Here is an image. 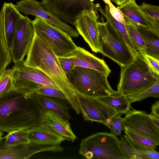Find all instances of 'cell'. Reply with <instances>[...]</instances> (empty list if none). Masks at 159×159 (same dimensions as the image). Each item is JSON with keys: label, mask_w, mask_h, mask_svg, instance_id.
Listing matches in <instances>:
<instances>
[{"label": "cell", "mask_w": 159, "mask_h": 159, "mask_svg": "<svg viewBox=\"0 0 159 159\" xmlns=\"http://www.w3.org/2000/svg\"><path fill=\"white\" fill-rule=\"evenodd\" d=\"M34 93L16 88L0 97V130L9 133L41 123L43 111Z\"/></svg>", "instance_id": "obj_1"}, {"label": "cell", "mask_w": 159, "mask_h": 159, "mask_svg": "<svg viewBox=\"0 0 159 159\" xmlns=\"http://www.w3.org/2000/svg\"><path fill=\"white\" fill-rule=\"evenodd\" d=\"M25 63L47 75L64 94L77 114L80 112L75 91L62 70L57 57L49 46L35 33Z\"/></svg>", "instance_id": "obj_2"}, {"label": "cell", "mask_w": 159, "mask_h": 159, "mask_svg": "<svg viewBox=\"0 0 159 159\" xmlns=\"http://www.w3.org/2000/svg\"><path fill=\"white\" fill-rule=\"evenodd\" d=\"M120 67L117 91L127 97L147 89L159 78L149 66L141 51H137L131 62Z\"/></svg>", "instance_id": "obj_3"}, {"label": "cell", "mask_w": 159, "mask_h": 159, "mask_svg": "<svg viewBox=\"0 0 159 159\" xmlns=\"http://www.w3.org/2000/svg\"><path fill=\"white\" fill-rule=\"evenodd\" d=\"M78 152L88 159H130L122 150L120 140L112 133L99 132L83 139Z\"/></svg>", "instance_id": "obj_4"}, {"label": "cell", "mask_w": 159, "mask_h": 159, "mask_svg": "<svg viewBox=\"0 0 159 159\" xmlns=\"http://www.w3.org/2000/svg\"><path fill=\"white\" fill-rule=\"evenodd\" d=\"M66 75L75 92L85 96L97 98L114 91L108 81V76L96 70L75 66Z\"/></svg>", "instance_id": "obj_5"}, {"label": "cell", "mask_w": 159, "mask_h": 159, "mask_svg": "<svg viewBox=\"0 0 159 159\" xmlns=\"http://www.w3.org/2000/svg\"><path fill=\"white\" fill-rule=\"evenodd\" d=\"M98 26L100 52L120 66L131 62L134 55L125 41L107 22L98 21Z\"/></svg>", "instance_id": "obj_6"}, {"label": "cell", "mask_w": 159, "mask_h": 159, "mask_svg": "<svg viewBox=\"0 0 159 159\" xmlns=\"http://www.w3.org/2000/svg\"><path fill=\"white\" fill-rule=\"evenodd\" d=\"M35 33L45 42L57 57H67L77 48L71 37L60 28L36 16L32 20Z\"/></svg>", "instance_id": "obj_7"}, {"label": "cell", "mask_w": 159, "mask_h": 159, "mask_svg": "<svg viewBox=\"0 0 159 159\" xmlns=\"http://www.w3.org/2000/svg\"><path fill=\"white\" fill-rule=\"evenodd\" d=\"M13 74L15 87L29 93H33L43 87L59 89L52 80L40 70L26 66L24 59L14 63Z\"/></svg>", "instance_id": "obj_8"}, {"label": "cell", "mask_w": 159, "mask_h": 159, "mask_svg": "<svg viewBox=\"0 0 159 159\" xmlns=\"http://www.w3.org/2000/svg\"><path fill=\"white\" fill-rule=\"evenodd\" d=\"M94 0H42L40 4L44 9L51 12L61 20L75 26L79 15L84 10H99Z\"/></svg>", "instance_id": "obj_9"}, {"label": "cell", "mask_w": 159, "mask_h": 159, "mask_svg": "<svg viewBox=\"0 0 159 159\" xmlns=\"http://www.w3.org/2000/svg\"><path fill=\"white\" fill-rule=\"evenodd\" d=\"M76 93L79 108L85 121L101 123L108 128L111 118L119 114L97 98L88 97L77 92Z\"/></svg>", "instance_id": "obj_10"}, {"label": "cell", "mask_w": 159, "mask_h": 159, "mask_svg": "<svg viewBox=\"0 0 159 159\" xmlns=\"http://www.w3.org/2000/svg\"><path fill=\"white\" fill-rule=\"evenodd\" d=\"M34 34L32 21L28 17L22 16L19 19L10 53L11 60L15 63L24 59Z\"/></svg>", "instance_id": "obj_11"}, {"label": "cell", "mask_w": 159, "mask_h": 159, "mask_svg": "<svg viewBox=\"0 0 159 159\" xmlns=\"http://www.w3.org/2000/svg\"><path fill=\"white\" fill-rule=\"evenodd\" d=\"M15 6L17 10L25 15L34 16L44 20L49 24L57 26L67 33L71 38H77L79 34L75 29L66 22L41 6L40 2L36 0H21L17 2Z\"/></svg>", "instance_id": "obj_12"}, {"label": "cell", "mask_w": 159, "mask_h": 159, "mask_svg": "<svg viewBox=\"0 0 159 159\" xmlns=\"http://www.w3.org/2000/svg\"><path fill=\"white\" fill-rule=\"evenodd\" d=\"M98 15L96 10H84L77 16L75 23V27L79 34L83 37L92 51L95 53L100 52Z\"/></svg>", "instance_id": "obj_13"}, {"label": "cell", "mask_w": 159, "mask_h": 159, "mask_svg": "<svg viewBox=\"0 0 159 159\" xmlns=\"http://www.w3.org/2000/svg\"><path fill=\"white\" fill-rule=\"evenodd\" d=\"M122 118L124 128L159 142V128L153 123L148 114L145 111L130 109Z\"/></svg>", "instance_id": "obj_14"}, {"label": "cell", "mask_w": 159, "mask_h": 159, "mask_svg": "<svg viewBox=\"0 0 159 159\" xmlns=\"http://www.w3.org/2000/svg\"><path fill=\"white\" fill-rule=\"evenodd\" d=\"M5 138L2 137L0 140V159H28L39 152H55L57 149L56 146H40L30 144L8 147L5 145Z\"/></svg>", "instance_id": "obj_15"}, {"label": "cell", "mask_w": 159, "mask_h": 159, "mask_svg": "<svg viewBox=\"0 0 159 159\" xmlns=\"http://www.w3.org/2000/svg\"><path fill=\"white\" fill-rule=\"evenodd\" d=\"M74 66L93 69L108 76L111 70L106 62L83 48L77 47L76 50L68 57Z\"/></svg>", "instance_id": "obj_16"}, {"label": "cell", "mask_w": 159, "mask_h": 159, "mask_svg": "<svg viewBox=\"0 0 159 159\" xmlns=\"http://www.w3.org/2000/svg\"><path fill=\"white\" fill-rule=\"evenodd\" d=\"M42 123L66 140L74 142L77 138L72 130L70 124L51 110L43 111Z\"/></svg>", "instance_id": "obj_17"}, {"label": "cell", "mask_w": 159, "mask_h": 159, "mask_svg": "<svg viewBox=\"0 0 159 159\" xmlns=\"http://www.w3.org/2000/svg\"><path fill=\"white\" fill-rule=\"evenodd\" d=\"M1 11L5 39L10 52L18 20L23 16L12 3H4Z\"/></svg>", "instance_id": "obj_18"}, {"label": "cell", "mask_w": 159, "mask_h": 159, "mask_svg": "<svg viewBox=\"0 0 159 159\" xmlns=\"http://www.w3.org/2000/svg\"><path fill=\"white\" fill-rule=\"evenodd\" d=\"M28 134L30 144L35 146L59 145L62 141L66 140L64 138L55 133L42 123L28 129Z\"/></svg>", "instance_id": "obj_19"}, {"label": "cell", "mask_w": 159, "mask_h": 159, "mask_svg": "<svg viewBox=\"0 0 159 159\" xmlns=\"http://www.w3.org/2000/svg\"><path fill=\"white\" fill-rule=\"evenodd\" d=\"M34 96L43 111L51 110L65 120L69 121L71 117L69 113L71 106L67 100L55 97L38 95Z\"/></svg>", "instance_id": "obj_20"}, {"label": "cell", "mask_w": 159, "mask_h": 159, "mask_svg": "<svg viewBox=\"0 0 159 159\" xmlns=\"http://www.w3.org/2000/svg\"><path fill=\"white\" fill-rule=\"evenodd\" d=\"M123 14L125 21L133 25L149 29L152 20L146 16L142 11L135 0H131L121 6H118Z\"/></svg>", "instance_id": "obj_21"}, {"label": "cell", "mask_w": 159, "mask_h": 159, "mask_svg": "<svg viewBox=\"0 0 159 159\" xmlns=\"http://www.w3.org/2000/svg\"><path fill=\"white\" fill-rule=\"evenodd\" d=\"M102 102L112 108L118 114H125L132 108L127 96L114 91L111 94L97 98Z\"/></svg>", "instance_id": "obj_22"}, {"label": "cell", "mask_w": 159, "mask_h": 159, "mask_svg": "<svg viewBox=\"0 0 159 159\" xmlns=\"http://www.w3.org/2000/svg\"><path fill=\"white\" fill-rule=\"evenodd\" d=\"M125 139L131 147L140 149H153L159 142L138 133L129 129L124 128Z\"/></svg>", "instance_id": "obj_23"}, {"label": "cell", "mask_w": 159, "mask_h": 159, "mask_svg": "<svg viewBox=\"0 0 159 159\" xmlns=\"http://www.w3.org/2000/svg\"><path fill=\"white\" fill-rule=\"evenodd\" d=\"M133 25L136 27L146 44V48L143 52L159 59V35L148 28Z\"/></svg>", "instance_id": "obj_24"}, {"label": "cell", "mask_w": 159, "mask_h": 159, "mask_svg": "<svg viewBox=\"0 0 159 159\" xmlns=\"http://www.w3.org/2000/svg\"><path fill=\"white\" fill-rule=\"evenodd\" d=\"M98 10L103 15L106 20V22L112 28L116 33L125 42L127 46L134 55L137 51L129 36L126 26L115 20L111 15L109 11V7L107 4L104 9L99 5Z\"/></svg>", "instance_id": "obj_25"}, {"label": "cell", "mask_w": 159, "mask_h": 159, "mask_svg": "<svg viewBox=\"0 0 159 159\" xmlns=\"http://www.w3.org/2000/svg\"><path fill=\"white\" fill-rule=\"evenodd\" d=\"M11 59L5 39L2 11H0V76L10 64Z\"/></svg>", "instance_id": "obj_26"}, {"label": "cell", "mask_w": 159, "mask_h": 159, "mask_svg": "<svg viewBox=\"0 0 159 159\" xmlns=\"http://www.w3.org/2000/svg\"><path fill=\"white\" fill-rule=\"evenodd\" d=\"M5 145L8 147L30 144L28 129H21L8 133L4 137Z\"/></svg>", "instance_id": "obj_27"}, {"label": "cell", "mask_w": 159, "mask_h": 159, "mask_svg": "<svg viewBox=\"0 0 159 159\" xmlns=\"http://www.w3.org/2000/svg\"><path fill=\"white\" fill-rule=\"evenodd\" d=\"M120 145L124 152L128 155L131 159L133 154H136L142 155L148 159H158L159 153L155 149H137L130 146L125 139L121 137L120 140Z\"/></svg>", "instance_id": "obj_28"}, {"label": "cell", "mask_w": 159, "mask_h": 159, "mask_svg": "<svg viewBox=\"0 0 159 159\" xmlns=\"http://www.w3.org/2000/svg\"><path fill=\"white\" fill-rule=\"evenodd\" d=\"M126 27L129 38L136 51L144 52L146 47L145 42L135 26L125 21Z\"/></svg>", "instance_id": "obj_29"}, {"label": "cell", "mask_w": 159, "mask_h": 159, "mask_svg": "<svg viewBox=\"0 0 159 159\" xmlns=\"http://www.w3.org/2000/svg\"><path fill=\"white\" fill-rule=\"evenodd\" d=\"M14 69H6L0 76V97L15 89L14 84Z\"/></svg>", "instance_id": "obj_30"}, {"label": "cell", "mask_w": 159, "mask_h": 159, "mask_svg": "<svg viewBox=\"0 0 159 159\" xmlns=\"http://www.w3.org/2000/svg\"><path fill=\"white\" fill-rule=\"evenodd\" d=\"M131 103L150 97L159 98V78L150 87L138 94L127 97Z\"/></svg>", "instance_id": "obj_31"}, {"label": "cell", "mask_w": 159, "mask_h": 159, "mask_svg": "<svg viewBox=\"0 0 159 159\" xmlns=\"http://www.w3.org/2000/svg\"><path fill=\"white\" fill-rule=\"evenodd\" d=\"M142 11L151 20H159V7L143 2L139 6Z\"/></svg>", "instance_id": "obj_32"}, {"label": "cell", "mask_w": 159, "mask_h": 159, "mask_svg": "<svg viewBox=\"0 0 159 159\" xmlns=\"http://www.w3.org/2000/svg\"><path fill=\"white\" fill-rule=\"evenodd\" d=\"M34 93L38 95L55 97L67 100L60 90L54 88L42 87L38 89Z\"/></svg>", "instance_id": "obj_33"}, {"label": "cell", "mask_w": 159, "mask_h": 159, "mask_svg": "<svg viewBox=\"0 0 159 159\" xmlns=\"http://www.w3.org/2000/svg\"><path fill=\"white\" fill-rule=\"evenodd\" d=\"M121 114L113 117L111 119L108 128L113 134L120 136L124 128L122 125Z\"/></svg>", "instance_id": "obj_34"}, {"label": "cell", "mask_w": 159, "mask_h": 159, "mask_svg": "<svg viewBox=\"0 0 159 159\" xmlns=\"http://www.w3.org/2000/svg\"><path fill=\"white\" fill-rule=\"evenodd\" d=\"M109 7V11L111 15L116 20L126 26L125 19L121 11L116 7L111 2L110 0H103Z\"/></svg>", "instance_id": "obj_35"}, {"label": "cell", "mask_w": 159, "mask_h": 159, "mask_svg": "<svg viewBox=\"0 0 159 159\" xmlns=\"http://www.w3.org/2000/svg\"><path fill=\"white\" fill-rule=\"evenodd\" d=\"M142 52L149 67L155 73L159 75V59Z\"/></svg>", "instance_id": "obj_36"}, {"label": "cell", "mask_w": 159, "mask_h": 159, "mask_svg": "<svg viewBox=\"0 0 159 159\" xmlns=\"http://www.w3.org/2000/svg\"><path fill=\"white\" fill-rule=\"evenodd\" d=\"M57 57L62 70L66 74L74 69L75 66L68 57Z\"/></svg>", "instance_id": "obj_37"}, {"label": "cell", "mask_w": 159, "mask_h": 159, "mask_svg": "<svg viewBox=\"0 0 159 159\" xmlns=\"http://www.w3.org/2000/svg\"><path fill=\"white\" fill-rule=\"evenodd\" d=\"M149 29L159 35V20H153L151 26Z\"/></svg>", "instance_id": "obj_38"}, {"label": "cell", "mask_w": 159, "mask_h": 159, "mask_svg": "<svg viewBox=\"0 0 159 159\" xmlns=\"http://www.w3.org/2000/svg\"><path fill=\"white\" fill-rule=\"evenodd\" d=\"M152 113L159 118V101H156V102L152 105L151 107Z\"/></svg>", "instance_id": "obj_39"}, {"label": "cell", "mask_w": 159, "mask_h": 159, "mask_svg": "<svg viewBox=\"0 0 159 159\" xmlns=\"http://www.w3.org/2000/svg\"><path fill=\"white\" fill-rule=\"evenodd\" d=\"M148 115L154 124L158 128H159V118L153 115L152 113Z\"/></svg>", "instance_id": "obj_40"}, {"label": "cell", "mask_w": 159, "mask_h": 159, "mask_svg": "<svg viewBox=\"0 0 159 159\" xmlns=\"http://www.w3.org/2000/svg\"><path fill=\"white\" fill-rule=\"evenodd\" d=\"M114 2L118 6L122 5L131 0H111Z\"/></svg>", "instance_id": "obj_41"}, {"label": "cell", "mask_w": 159, "mask_h": 159, "mask_svg": "<svg viewBox=\"0 0 159 159\" xmlns=\"http://www.w3.org/2000/svg\"><path fill=\"white\" fill-rule=\"evenodd\" d=\"M131 159H147V158L142 155L134 154L131 156Z\"/></svg>", "instance_id": "obj_42"}, {"label": "cell", "mask_w": 159, "mask_h": 159, "mask_svg": "<svg viewBox=\"0 0 159 159\" xmlns=\"http://www.w3.org/2000/svg\"><path fill=\"white\" fill-rule=\"evenodd\" d=\"M3 135V131L0 130V140H1V139L2 138V136Z\"/></svg>", "instance_id": "obj_43"}]
</instances>
